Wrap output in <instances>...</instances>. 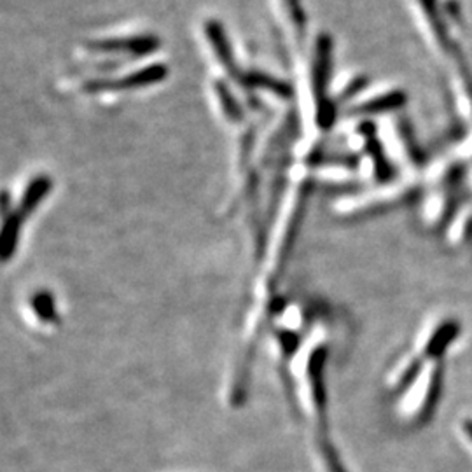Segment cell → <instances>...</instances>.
I'll return each instance as SVG.
<instances>
[{
	"label": "cell",
	"instance_id": "obj_8",
	"mask_svg": "<svg viewBox=\"0 0 472 472\" xmlns=\"http://www.w3.org/2000/svg\"><path fill=\"white\" fill-rule=\"evenodd\" d=\"M205 30H207V36L212 40L214 47H216V53H218L222 65L227 67V71L231 73V75L236 77V71H235V65H233V56H231V49H229V44H227V39L222 34V29L219 27V23L216 21H209L205 25Z\"/></svg>",
	"mask_w": 472,
	"mask_h": 472
},
{
	"label": "cell",
	"instance_id": "obj_14",
	"mask_svg": "<svg viewBox=\"0 0 472 472\" xmlns=\"http://www.w3.org/2000/svg\"><path fill=\"white\" fill-rule=\"evenodd\" d=\"M462 431H464V436H466V439L469 441V444L472 446V422H464Z\"/></svg>",
	"mask_w": 472,
	"mask_h": 472
},
{
	"label": "cell",
	"instance_id": "obj_6",
	"mask_svg": "<svg viewBox=\"0 0 472 472\" xmlns=\"http://www.w3.org/2000/svg\"><path fill=\"white\" fill-rule=\"evenodd\" d=\"M329 53H330V44L327 37L319 39L317 46V67H315V93L321 107L326 106L324 100V91H326L327 77H329Z\"/></svg>",
	"mask_w": 472,
	"mask_h": 472
},
{
	"label": "cell",
	"instance_id": "obj_5",
	"mask_svg": "<svg viewBox=\"0 0 472 472\" xmlns=\"http://www.w3.org/2000/svg\"><path fill=\"white\" fill-rule=\"evenodd\" d=\"M21 220L23 218L16 212L7 214L4 219V229H2V247H0V255L2 261L7 262L13 254L16 253L18 247V238H20V229H21Z\"/></svg>",
	"mask_w": 472,
	"mask_h": 472
},
{
	"label": "cell",
	"instance_id": "obj_7",
	"mask_svg": "<svg viewBox=\"0 0 472 472\" xmlns=\"http://www.w3.org/2000/svg\"><path fill=\"white\" fill-rule=\"evenodd\" d=\"M167 77V67L163 65H149L146 69L133 73L128 75L124 81L121 82H112V90H126V88H142V86H150L156 84L159 81H163Z\"/></svg>",
	"mask_w": 472,
	"mask_h": 472
},
{
	"label": "cell",
	"instance_id": "obj_2",
	"mask_svg": "<svg viewBox=\"0 0 472 472\" xmlns=\"http://www.w3.org/2000/svg\"><path fill=\"white\" fill-rule=\"evenodd\" d=\"M434 378H436V361L431 359L420 369V374L409 390V398L404 402V408L408 413L416 415L424 409V406L431 399Z\"/></svg>",
	"mask_w": 472,
	"mask_h": 472
},
{
	"label": "cell",
	"instance_id": "obj_10",
	"mask_svg": "<svg viewBox=\"0 0 472 472\" xmlns=\"http://www.w3.org/2000/svg\"><path fill=\"white\" fill-rule=\"evenodd\" d=\"M218 93L219 99H220V104H222V109L227 114V117H229L231 121H240V119H242V117H240V109H236V106L233 104V99H231V95L227 93L226 86L218 84Z\"/></svg>",
	"mask_w": 472,
	"mask_h": 472
},
{
	"label": "cell",
	"instance_id": "obj_1",
	"mask_svg": "<svg viewBox=\"0 0 472 472\" xmlns=\"http://www.w3.org/2000/svg\"><path fill=\"white\" fill-rule=\"evenodd\" d=\"M326 347H317L308 361V380H310V394H312V404L313 411L317 415L319 427L326 431L327 427V396H326Z\"/></svg>",
	"mask_w": 472,
	"mask_h": 472
},
{
	"label": "cell",
	"instance_id": "obj_13",
	"mask_svg": "<svg viewBox=\"0 0 472 472\" xmlns=\"http://www.w3.org/2000/svg\"><path fill=\"white\" fill-rule=\"evenodd\" d=\"M289 11H291L292 21L297 25V27H303L305 25V13L299 5V0H286Z\"/></svg>",
	"mask_w": 472,
	"mask_h": 472
},
{
	"label": "cell",
	"instance_id": "obj_4",
	"mask_svg": "<svg viewBox=\"0 0 472 472\" xmlns=\"http://www.w3.org/2000/svg\"><path fill=\"white\" fill-rule=\"evenodd\" d=\"M49 189H51V179L49 177H46V176L36 177L34 181L29 184V187L23 193V198H21L18 214L21 218L30 216L36 210L37 205L46 198V194L49 193Z\"/></svg>",
	"mask_w": 472,
	"mask_h": 472
},
{
	"label": "cell",
	"instance_id": "obj_12",
	"mask_svg": "<svg viewBox=\"0 0 472 472\" xmlns=\"http://www.w3.org/2000/svg\"><path fill=\"white\" fill-rule=\"evenodd\" d=\"M321 450H322V455H324V462H326L327 471L347 472L345 471V468H343V464L339 462L338 453L334 451V448H332L329 442H324V444L321 446Z\"/></svg>",
	"mask_w": 472,
	"mask_h": 472
},
{
	"label": "cell",
	"instance_id": "obj_3",
	"mask_svg": "<svg viewBox=\"0 0 472 472\" xmlns=\"http://www.w3.org/2000/svg\"><path fill=\"white\" fill-rule=\"evenodd\" d=\"M91 47L99 51H126L132 55H147L158 47V39L150 36L107 39L93 42Z\"/></svg>",
	"mask_w": 472,
	"mask_h": 472
},
{
	"label": "cell",
	"instance_id": "obj_9",
	"mask_svg": "<svg viewBox=\"0 0 472 472\" xmlns=\"http://www.w3.org/2000/svg\"><path fill=\"white\" fill-rule=\"evenodd\" d=\"M251 84H254L257 88H264V90H270L277 95H282V97H287L291 93V88L287 84H284L282 81L279 79H273L270 75H264V73H254L251 75Z\"/></svg>",
	"mask_w": 472,
	"mask_h": 472
},
{
	"label": "cell",
	"instance_id": "obj_11",
	"mask_svg": "<svg viewBox=\"0 0 472 472\" xmlns=\"http://www.w3.org/2000/svg\"><path fill=\"white\" fill-rule=\"evenodd\" d=\"M34 306H36V312L44 319H55V305H53V299L49 294H39L34 301Z\"/></svg>",
	"mask_w": 472,
	"mask_h": 472
}]
</instances>
